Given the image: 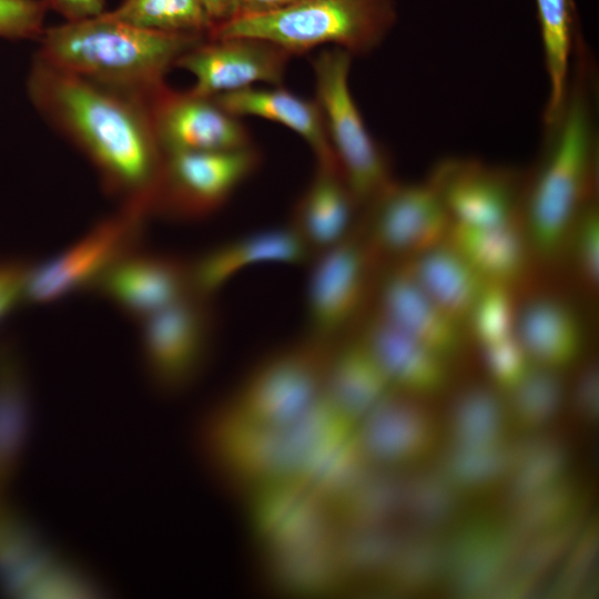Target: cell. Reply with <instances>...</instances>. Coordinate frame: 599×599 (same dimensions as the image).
I'll return each mask as SVG.
<instances>
[{
	"label": "cell",
	"instance_id": "obj_2",
	"mask_svg": "<svg viewBox=\"0 0 599 599\" xmlns=\"http://www.w3.org/2000/svg\"><path fill=\"white\" fill-rule=\"evenodd\" d=\"M573 55L565 104L557 119L545 126L541 163L526 183L522 200L525 230L545 258L555 257L566 246L579 213L596 199L595 77L580 39Z\"/></svg>",
	"mask_w": 599,
	"mask_h": 599
},
{
	"label": "cell",
	"instance_id": "obj_26",
	"mask_svg": "<svg viewBox=\"0 0 599 599\" xmlns=\"http://www.w3.org/2000/svg\"><path fill=\"white\" fill-rule=\"evenodd\" d=\"M31 419V395L20 353L10 339H0V475L23 447Z\"/></svg>",
	"mask_w": 599,
	"mask_h": 599
},
{
	"label": "cell",
	"instance_id": "obj_32",
	"mask_svg": "<svg viewBox=\"0 0 599 599\" xmlns=\"http://www.w3.org/2000/svg\"><path fill=\"white\" fill-rule=\"evenodd\" d=\"M47 8L60 13L67 22L97 18L105 12V0H42Z\"/></svg>",
	"mask_w": 599,
	"mask_h": 599
},
{
	"label": "cell",
	"instance_id": "obj_20",
	"mask_svg": "<svg viewBox=\"0 0 599 599\" xmlns=\"http://www.w3.org/2000/svg\"><path fill=\"white\" fill-rule=\"evenodd\" d=\"M358 337L390 385L424 392L433 390L443 383L445 376L443 356L377 314L365 322Z\"/></svg>",
	"mask_w": 599,
	"mask_h": 599
},
{
	"label": "cell",
	"instance_id": "obj_4",
	"mask_svg": "<svg viewBox=\"0 0 599 599\" xmlns=\"http://www.w3.org/2000/svg\"><path fill=\"white\" fill-rule=\"evenodd\" d=\"M395 21V0H298L273 13L234 19L210 38H260L292 55L334 44L355 57L377 49Z\"/></svg>",
	"mask_w": 599,
	"mask_h": 599
},
{
	"label": "cell",
	"instance_id": "obj_14",
	"mask_svg": "<svg viewBox=\"0 0 599 599\" xmlns=\"http://www.w3.org/2000/svg\"><path fill=\"white\" fill-rule=\"evenodd\" d=\"M292 57L282 47L260 38H207L182 54L175 67L195 77L191 92L214 97L256 82L280 87Z\"/></svg>",
	"mask_w": 599,
	"mask_h": 599
},
{
	"label": "cell",
	"instance_id": "obj_21",
	"mask_svg": "<svg viewBox=\"0 0 599 599\" xmlns=\"http://www.w3.org/2000/svg\"><path fill=\"white\" fill-rule=\"evenodd\" d=\"M522 220L493 226H470L451 222L446 238L487 282L511 286L527 264Z\"/></svg>",
	"mask_w": 599,
	"mask_h": 599
},
{
	"label": "cell",
	"instance_id": "obj_12",
	"mask_svg": "<svg viewBox=\"0 0 599 599\" xmlns=\"http://www.w3.org/2000/svg\"><path fill=\"white\" fill-rule=\"evenodd\" d=\"M427 182L441 197L454 223L493 226L522 220L526 183L514 170L475 159L450 158L434 166Z\"/></svg>",
	"mask_w": 599,
	"mask_h": 599
},
{
	"label": "cell",
	"instance_id": "obj_15",
	"mask_svg": "<svg viewBox=\"0 0 599 599\" xmlns=\"http://www.w3.org/2000/svg\"><path fill=\"white\" fill-rule=\"evenodd\" d=\"M90 291L140 323L193 294L190 263L139 248L108 270Z\"/></svg>",
	"mask_w": 599,
	"mask_h": 599
},
{
	"label": "cell",
	"instance_id": "obj_6",
	"mask_svg": "<svg viewBox=\"0 0 599 599\" xmlns=\"http://www.w3.org/2000/svg\"><path fill=\"white\" fill-rule=\"evenodd\" d=\"M353 57L333 48L313 60L316 98L342 174L364 210L395 180L387 154L367 130L349 90Z\"/></svg>",
	"mask_w": 599,
	"mask_h": 599
},
{
	"label": "cell",
	"instance_id": "obj_23",
	"mask_svg": "<svg viewBox=\"0 0 599 599\" xmlns=\"http://www.w3.org/2000/svg\"><path fill=\"white\" fill-rule=\"evenodd\" d=\"M389 382L357 336L342 339L332 348L323 385V396L342 414L359 413L385 398Z\"/></svg>",
	"mask_w": 599,
	"mask_h": 599
},
{
	"label": "cell",
	"instance_id": "obj_8",
	"mask_svg": "<svg viewBox=\"0 0 599 599\" xmlns=\"http://www.w3.org/2000/svg\"><path fill=\"white\" fill-rule=\"evenodd\" d=\"M380 262L361 223L339 243L317 254L306 297L305 337L334 346L362 315Z\"/></svg>",
	"mask_w": 599,
	"mask_h": 599
},
{
	"label": "cell",
	"instance_id": "obj_7",
	"mask_svg": "<svg viewBox=\"0 0 599 599\" xmlns=\"http://www.w3.org/2000/svg\"><path fill=\"white\" fill-rule=\"evenodd\" d=\"M140 324V357L151 386L167 396L190 388L205 369L217 335L211 298L192 294Z\"/></svg>",
	"mask_w": 599,
	"mask_h": 599
},
{
	"label": "cell",
	"instance_id": "obj_25",
	"mask_svg": "<svg viewBox=\"0 0 599 599\" xmlns=\"http://www.w3.org/2000/svg\"><path fill=\"white\" fill-rule=\"evenodd\" d=\"M549 92L544 126L551 124L565 104L573 53L579 38L572 0H536Z\"/></svg>",
	"mask_w": 599,
	"mask_h": 599
},
{
	"label": "cell",
	"instance_id": "obj_34",
	"mask_svg": "<svg viewBox=\"0 0 599 599\" xmlns=\"http://www.w3.org/2000/svg\"><path fill=\"white\" fill-rule=\"evenodd\" d=\"M296 1L298 0H240L238 14L235 19L273 13Z\"/></svg>",
	"mask_w": 599,
	"mask_h": 599
},
{
	"label": "cell",
	"instance_id": "obj_31",
	"mask_svg": "<svg viewBox=\"0 0 599 599\" xmlns=\"http://www.w3.org/2000/svg\"><path fill=\"white\" fill-rule=\"evenodd\" d=\"M31 267L21 258H0V322L24 301Z\"/></svg>",
	"mask_w": 599,
	"mask_h": 599
},
{
	"label": "cell",
	"instance_id": "obj_29",
	"mask_svg": "<svg viewBox=\"0 0 599 599\" xmlns=\"http://www.w3.org/2000/svg\"><path fill=\"white\" fill-rule=\"evenodd\" d=\"M568 243L581 285L595 293L599 283V212L596 199L588 202L579 213Z\"/></svg>",
	"mask_w": 599,
	"mask_h": 599
},
{
	"label": "cell",
	"instance_id": "obj_3",
	"mask_svg": "<svg viewBox=\"0 0 599 599\" xmlns=\"http://www.w3.org/2000/svg\"><path fill=\"white\" fill-rule=\"evenodd\" d=\"M209 37L145 30L103 14L44 29L37 55L144 100L163 87L177 59Z\"/></svg>",
	"mask_w": 599,
	"mask_h": 599
},
{
	"label": "cell",
	"instance_id": "obj_9",
	"mask_svg": "<svg viewBox=\"0 0 599 599\" xmlns=\"http://www.w3.org/2000/svg\"><path fill=\"white\" fill-rule=\"evenodd\" d=\"M148 207L123 203L120 211L103 219L58 255L31 267L24 301L51 303L90 291L114 264L140 248Z\"/></svg>",
	"mask_w": 599,
	"mask_h": 599
},
{
	"label": "cell",
	"instance_id": "obj_19",
	"mask_svg": "<svg viewBox=\"0 0 599 599\" xmlns=\"http://www.w3.org/2000/svg\"><path fill=\"white\" fill-rule=\"evenodd\" d=\"M211 98L232 115L260 116L285 125L305 140L316 164L339 166L316 100L298 97L281 85L275 89L250 87Z\"/></svg>",
	"mask_w": 599,
	"mask_h": 599
},
{
	"label": "cell",
	"instance_id": "obj_17",
	"mask_svg": "<svg viewBox=\"0 0 599 599\" xmlns=\"http://www.w3.org/2000/svg\"><path fill=\"white\" fill-rule=\"evenodd\" d=\"M362 211L339 166L316 164L288 225L317 255L343 241L357 225Z\"/></svg>",
	"mask_w": 599,
	"mask_h": 599
},
{
	"label": "cell",
	"instance_id": "obj_33",
	"mask_svg": "<svg viewBox=\"0 0 599 599\" xmlns=\"http://www.w3.org/2000/svg\"><path fill=\"white\" fill-rule=\"evenodd\" d=\"M202 1L205 8L206 14L213 26V32L219 27L234 20L238 14L240 0H202Z\"/></svg>",
	"mask_w": 599,
	"mask_h": 599
},
{
	"label": "cell",
	"instance_id": "obj_22",
	"mask_svg": "<svg viewBox=\"0 0 599 599\" xmlns=\"http://www.w3.org/2000/svg\"><path fill=\"white\" fill-rule=\"evenodd\" d=\"M420 288L450 317L466 322L487 282L446 242L404 264Z\"/></svg>",
	"mask_w": 599,
	"mask_h": 599
},
{
	"label": "cell",
	"instance_id": "obj_30",
	"mask_svg": "<svg viewBox=\"0 0 599 599\" xmlns=\"http://www.w3.org/2000/svg\"><path fill=\"white\" fill-rule=\"evenodd\" d=\"M47 9L42 0H0V37L39 40Z\"/></svg>",
	"mask_w": 599,
	"mask_h": 599
},
{
	"label": "cell",
	"instance_id": "obj_16",
	"mask_svg": "<svg viewBox=\"0 0 599 599\" xmlns=\"http://www.w3.org/2000/svg\"><path fill=\"white\" fill-rule=\"evenodd\" d=\"M312 252L290 226L245 234L214 246L190 263L193 294L212 298L244 268L262 263L298 265L312 258Z\"/></svg>",
	"mask_w": 599,
	"mask_h": 599
},
{
	"label": "cell",
	"instance_id": "obj_13",
	"mask_svg": "<svg viewBox=\"0 0 599 599\" xmlns=\"http://www.w3.org/2000/svg\"><path fill=\"white\" fill-rule=\"evenodd\" d=\"M155 139L163 153L225 151L253 145L238 116L223 110L211 97L166 84L144 99Z\"/></svg>",
	"mask_w": 599,
	"mask_h": 599
},
{
	"label": "cell",
	"instance_id": "obj_27",
	"mask_svg": "<svg viewBox=\"0 0 599 599\" xmlns=\"http://www.w3.org/2000/svg\"><path fill=\"white\" fill-rule=\"evenodd\" d=\"M108 14L145 30L209 38L213 32L202 0H123Z\"/></svg>",
	"mask_w": 599,
	"mask_h": 599
},
{
	"label": "cell",
	"instance_id": "obj_18",
	"mask_svg": "<svg viewBox=\"0 0 599 599\" xmlns=\"http://www.w3.org/2000/svg\"><path fill=\"white\" fill-rule=\"evenodd\" d=\"M375 314L441 356L461 344V323L445 313L404 265L380 280Z\"/></svg>",
	"mask_w": 599,
	"mask_h": 599
},
{
	"label": "cell",
	"instance_id": "obj_5",
	"mask_svg": "<svg viewBox=\"0 0 599 599\" xmlns=\"http://www.w3.org/2000/svg\"><path fill=\"white\" fill-rule=\"evenodd\" d=\"M333 346L304 337L258 362L215 414L231 422L283 429L321 397Z\"/></svg>",
	"mask_w": 599,
	"mask_h": 599
},
{
	"label": "cell",
	"instance_id": "obj_11",
	"mask_svg": "<svg viewBox=\"0 0 599 599\" xmlns=\"http://www.w3.org/2000/svg\"><path fill=\"white\" fill-rule=\"evenodd\" d=\"M362 230L379 258L415 256L444 243L451 219L435 189L394 181L363 211Z\"/></svg>",
	"mask_w": 599,
	"mask_h": 599
},
{
	"label": "cell",
	"instance_id": "obj_28",
	"mask_svg": "<svg viewBox=\"0 0 599 599\" xmlns=\"http://www.w3.org/2000/svg\"><path fill=\"white\" fill-rule=\"evenodd\" d=\"M517 313L511 286L487 283L466 322L474 338L485 348L518 335Z\"/></svg>",
	"mask_w": 599,
	"mask_h": 599
},
{
	"label": "cell",
	"instance_id": "obj_1",
	"mask_svg": "<svg viewBox=\"0 0 599 599\" xmlns=\"http://www.w3.org/2000/svg\"><path fill=\"white\" fill-rule=\"evenodd\" d=\"M27 89L38 112L94 165L105 190L121 196L123 203H143L149 210L163 152L144 100L55 67L37 54Z\"/></svg>",
	"mask_w": 599,
	"mask_h": 599
},
{
	"label": "cell",
	"instance_id": "obj_10",
	"mask_svg": "<svg viewBox=\"0 0 599 599\" xmlns=\"http://www.w3.org/2000/svg\"><path fill=\"white\" fill-rule=\"evenodd\" d=\"M253 146L163 153L149 211L170 220H202L216 212L260 166Z\"/></svg>",
	"mask_w": 599,
	"mask_h": 599
},
{
	"label": "cell",
	"instance_id": "obj_24",
	"mask_svg": "<svg viewBox=\"0 0 599 599\" xmlns=\"http://www.w3.org/2000/svg\"><path fill=\"white\" fill-rule=\"evenodd\" d=\"M582 328L575 308L556 297L534 298L517 313V334L525 353L549 366L565 365L577 356Z\"/></svg>",
	"mask_w": 599,
	"mask_h": 599
}]
</instances>
